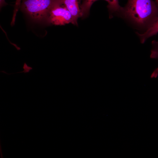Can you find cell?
I'll list each match as a JSON object with an SVG mask.
<instances>
[{"instance_id": "6da1fadb", "label": "cell", "mask_w": 158, "mask_h": 158, "mask_svg": "<svg viewBox=\"0 0 158 158\" xmlns=\"http://www.w3.org/2000/svg\"><path fill=\"white\" fill-rule=\"evenodd\" d=\"M120 12L138 26L147 29L158 18V8L153 0H128Z\"/></svg>"}, {"instance_id": "7a4b0ae2", "label": "cell", "mask_w": 158, "mask_h": 158, "mask_svg": "<svg viewBox=\"0 0 158 158\" xmlns=\"http://www.w3.org/2000/svg\"><path fill=\"white\" fill-rule=\"evenodd\" d=\"M62 0H22L20 8L34 20L46 21L50 9Z\"/></svg>"}, {"instance_id": "3957f363", "label": "cell", "mask_w": 158, "mask_h": 158, "mask_svg": "<svg viewBox=\"0 0 158 158\" xmlns=\"http://www.w3.org/2000/svg\"><path fill=\"white\" fill-rule=\"evenodd\" d=\"M46 21L49 24L63 25L71 23L73 24V17L63 2L54 6L50 10Z\"/></svg>"}, {"instance_id": "277c9868", "label": "cell", "mask_w": 158, "mask_h": 158, "mask_svg": "<svg viewBox=\"0 0 158 158\" xmlns=\"http://www.w3.org/2000/svg\"><path fill=\"white\" fill-rule=\"evenodd\" d=\"M62 2L73 17V25H77L78 18L82 17L80 0H62Z\"/></svg>"}, {"instance_id": "5b68a950", "label": "cell", "mask_w": 158, "mask_h": 158, "mask_svg": "<svg viewBox=\"0 0 158 158\" xmlns=\"http://www.w3.org/2000/svg\"><path fill=\"white\" fill-rule=\"evenodd\" d=\"M158 33V18L151 26L147 29L142 33H136L138 36L140 42L143 44L148 38L156 35Z\"/></svg>"}, {"instance_id": "8992f818", "label": "cell", "mask_w": 158, "mask_h": 158, "mask_svg": "<svg viewBox=\"0 0 158 158\" xmlns=\"http://www.w3.org/2000/svg\"><path fill=\"white\" fill-rule=\"evenodd\" d=\"M98 0H83L81 4V8L83 17L88 15L90 8L92 4Z\"/></svg>"}, {"instance_id": "52a82bcc", "label": "cell", "mask_w": 158, "mask_h": 158, "mask_svg": "<svg viewBox=\"0 0 158 158\" xmlns=\"http://www.w3.org/2000/svg\"><path fill=\"white\" fill-rule=\"evenodd\" d=\"M108 3L107 8L111 13L120 12L122 7L119 5L118 0H104Z\"/></svg>"}, {"instance_id": "ba28073f", "label": "cell", "mask_w": 158, "mask_h": 158, "mask_svg": "<svg viewBox=\"0 0 158 158\" xmlns=\"http://www.w3.org/2000/svg\"><path fill=\"white\" fill-rule=\"evenodd\" d=\"M152 46L151 50L150 58L158 59V41L154 40L152 42Z\"/></svg>"}, {"instance_id": "9c48e42d", "label": "cell", "mask_w": 158, "mask_h": 158, "mask_svg": "<svg viewBox=\"0 0 158 158\" xmlns=\"http://www.w3.org/2000/svg\"><path fill=\"white\" fill-rule=\"evenodd\" d=\"M22 1V0H16L14 6L13 16L11 23V25L13 26L14 24L16 14L20 8Z\"/></svg>"}, {"instance_id": "30bf717a", "label": "cell", "mask_w": 158, "mask_h": 158, "mask_svg": "<svg viewBox=\"0 0 158 158\" xmlns=\"http://www.w3.org/2000/svg\"><path fill=\"white\" fill-rule=\"evenodd\" d=\"M23 68L24 69V71H23L20 72H18L17 73H7L5 71H1L0 72H1L2 73H4L6 74H8V75H10L11 74L19 73H24L25 74L26 73H29L31 70H32L33 69V68L32 67L28 66L27 64L25 62H24V63L23 66Z\"/></svg>"}, {"instance_id": "8fae6325", "label": "cell", "mask_w": 158, "mask_h": 158, "mask_svg": "<svg viewBox=\"0 0 158 158\" xmlns=\"http://www.w3.org/2000/svg\"><path fill=\"white\" fill-rule=\"evenodd\" d=\"M158 76V67L156 68L154 71L151 75V78H156Z\"/></svg>"}, {"instance_id": "7c38bea8", "label": "cell", "mask_w": 158, "mask_h": 158, "mask_svg": "<svg viewBox=\"0 0 158 158\" xmlns=\"http://www.w3.org/2000/svg\"><path fill=\"white\" fill-rule=\"evenodd\" d=\"M7 5L8 4L5 2V0H0V8L1 9L2 7Z\"/></svg>"}, {"instance_id": "4fadbf2b", "label": "cell", "mask_w": 158, "mask_h": 158, "mask_svg": "<svg viewBox=\"0 0 158 158\" xmlns=\"http://www.w3.org/2000/svg\"><path fill=\"white\" fill-rule=\"evenodd\" d=\"M154 1L158 8V0H154Z\"/></svg>"}]
</instances>
